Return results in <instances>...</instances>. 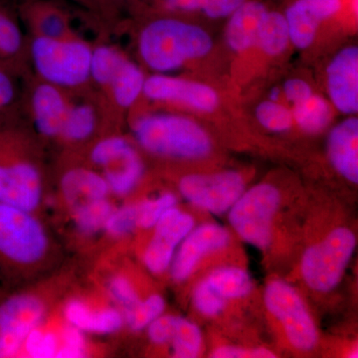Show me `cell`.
Here are the masks:
<instances>
[{
	"mask_svg": "<svg viewBox=\"0 0 358 358\" xmlns=\"http://www.w3.org/2000/svg\"><path fill=\"white\" fill-rule=\"evenodd\" d=\"M41 145L21 110L0 121V203L38 208L44 187Z\"/></svg>",
	"mask_w": 358,
	"mask_h": 358,
	"instance_id": "1",
	"label": "cell"
},
{
	"mask_svg": "<svg viewBox=\"0 0 358 358\" xmlns=\"http://www.w3.org/2000/svg\"><path fill=\"white\" fill-rule=\"evenodd\" d=\"M211 37L199 26L174 16H159L138 31L136 49L143 64L157 74H166L211 51Z\"/></svg>",
	"mask_w": 358,
	"mask_h": 358,
	"instance_id": "2",
	"label": "cell"
},
{
	"mask_svg": "<svg viewBox=\"0 0 358 358\" xmlns=\"http://www.w3.org/2000/svg\"><path fill=\"white\" fill-rule=\"evenodd\" d=\"M27 37L33 76L73 95L94 89L91 78L93 43L80 34L57 39Z\"/></svg>",
	"mask_w": 358,
	"mask_h": 358,
	"instance_id": "3",
	"label": "cell"
},
{
	"mask_svg": "<svg viewBox=\"0 0 358 358\" xmlns=\"http://www.w3.org/2000/svg\"><path fill=\"white\" fill-rule=\"evenodd\" d=\"M134 140L150 154L179 159H197L211 152L208 134L196 122L171 113L138 115L131 122Z\"/></svg>",
	"mask_w": 358,
	"mask_h": 358,
	"instance_id": "4",
	"label": "cell"
},
{
	"mask_svg": "<svg viewBox=\"0 0 358 358\" xmlns=\"http://www.w3.org/2000/svg\"><path fill=\"white\" fill-rule=\"evenodd\" d=\"M50 249L34 212L0 203V275L13 278L39 265Z\"/></svg>",
	"mask_w": 358,
	"mask_h": 358,
	"instance_id": "5",
	"label": "cell"
},
{
	"mask_svg": "<svg viewBox=\"0 0 358 358\" xmlns=\"http://www.w3.org/2000/svg\"><path fill=\"white\" fill-rule=\"evenodd\" d=\"M357 237L352 230L338 227L317 243L306 250L301 262V273L308 288L329 293L341 282L355 253Z\"/></svg>",
	"mask_w": 358,
	"mask_h": 358,
	"instance_id": "6",
	"label": "cell"
},
{
	"mask_svg": "<svg viewBox=\"0 0 358 358\" xmlns=\"http://www.w3.org/2000/svg\"><path fill=\"white\" fill-rule=\"evenodd\" d=\"M281 204V193L268 183H261L240 195L229 209V222L242 240L259 249L272 241L273 224Z\"/></svg>",
	"mask_w": 358,
	"mask_h": 358,
	"instance_id": "7",
	"label": "cell"
},
{
	"mask_svg": "<svg viewBox=\"0 0 358 358\" xmlns=\"http://www.w3.org/2000/svg\"><path fill=\"white\" fill-rule=\"evenodd\" d=\"M73 96L32 74L23 79L21 112L42 143L57 145Z\"/></svg>",
	"mask_w": 358,
	"mask_h": 358,
	"instance_id": "8",
	"label": "cell"
},
{
	"mask_svg": "<svg viewBox=\"0 0 358 358\" xmlns=\"http://www.w3.org/2000/svg\"><path fill=\"white\" fill-rule=\"evenodd\" d=\"M264 303L268 312L281 324L289 343L296 350L310 352L319 334L312 315L298 292L282 280L267 285Z\"/></svg>",
	"mask_w": 358,
	"mask_h": 358,
	"instance_id": "9",
	"label": "cell"
},
{
	"mask_svg": "<svg viewBox=\"0 0 358 358\" xmlns=\"http://www.w3.org/2000/svg\"><path fill=\"white\" fill-rule=\"evenodd\" d=\"M46 313V303L37 294H0V358L20 357L26 338L41 326Z\"/></svg>",
	"mask_w": 358,
	"mask_h": 358,
	"instance_id": "10",
	"label": "cell"
},
{
	"mask_svg": "<svg viewBox=\"0 0 358 358\" xmlns=\"http://www.w3.org/2000/svg\"><path fill=\"white\" fill-rule=\"evenodd\" d=\"M117 120L95 89L73 96L57 145L74 150L115 131Z\"/></svg>",
	"mask_w": 358,
	"mask_h": 358,
	"instance_id": "11",
	"label": "cell"
},
{
	"mask_svg": "<svg viewBox=\"0 0 358 358\" xmlns=\"http://www.w3.org/2000/svg\"><path fill=\"white\" fill-rule=\"evenodd\" d=\"M180 194L190 204L214 214L229 211L245 192V181L235 171L212 174H187L178 182Z\"/></svg>",
	"mask_w": 358,
	"mask_h": 358,
	"instance_id": "12",
	"label": "cell"
},
{
	"mask_svg": "<svg viewBox=\"0 0 358 358\" xmlns=\"http://www.w3.org/2000/svg\"><path fill=\"white\" fill-rule=\"evenodd\" d=\"M143 96L152 102L183 106L204 113L213 112L219 105L218 94L211 87L166 74L147 77Z\"/></svg>",
	"mask_w": 358,
	"mask_h": 358,
	"instance_id": "13",
	"label": "cell"
},
{
	"mask_svg": "<svg viewBox=\"0 0 358 358\" xmlns=\"http://www.w3.org/2000/svg\"><path fill=\"white\" fill-rule=\"evenodd\" d=\"M194 226V219L190 214L176 206L169 209L152 228L154 235L143 254V263L148 270L155 275L166 272L179 244Z\"/></svg>",
	"mask_w": 358,
	"mask_h": 358,
	"instance_id": "14",
	"label": "cell"
},
{
	"mask_svg": "<svg viewBox=\"0 0 358 358\" xmlns=\"http://www.w3.org/2000/svg\"><path fill=\"white\" fill-rule=\"evenodd\" d=\"M16 13L27 36L57 39L79 34L72 13L59 0H20Z\"/></svg>",
	"mask_w": 358,
	"mask_h": 358,
	"instance_id": "15",
	"label": "cell"
},
{
	"mask_svg": "<svg viewBox=\"0 0 358 358\" xmlns=\"http://www.w3.org/2000/svg\"><path fill=\"white\" fill-rule=\"evenodd\" d=\"M229 241V232L218 224L206 223L193 227L179 244L169 267L173 281H186L203 257L223 249Z\"/></svg>",
	"mask_w": 358,
	"mask_h": 358,
	"instance_id": "16",
	"label": "cell"
},
{
	"mask_svg": "<svg viewBox=\"0 0 358 358\" xmlns=\"http://www.w3.org/2000/svg\"><path fill=\"white\" fill-rule=\"evenodd\" d=\"M327 89L334 107L346 115L358 110V49L346 47L327 67Z\"/></svg>",
	"mask_w": 358,
	"mask_h": 358,
	"instance_id": "17",
	"label": "cell"
},
{
	"mask_svg": "<svg viewBox=\"0 0 358 358\" xmlns=\"http://www.w3.org/2000/svg\"><path fill=\"white\" fill-rule=\"evenodd\" d=\"M145 79L147 77L140 66L127 57L105 86L96 91L117 121L124 113L133 109L143 96Z\"/></svg>",
	"mask_w": 358,
	"mask_h": 358,
	"instance_id": "18",
	"label": "cell"
},
{
	"mask_svg": "<svg viewBox=\"0 0 358 358\" xmlns=\"http://www.w3.org/2000/svg\"><path fill=\"white\" fill-rule=\"evenodd\" d=\"M341 0H298L287 10L289 41L299 49L312 45L320 22L341 9Z\"/></svg>",
	"mask_w": 358,
	"mask_h": 358,
	"instance_id": "19",
	"label": "cell"
},
{
	"mask_svg": "<svg viewBox=\"0 0 358 358\" xmlns=\"http://www.w3.org/2000/svg\"><path fill=\"white\" fill-rule=\"evenodd\" d=\"M0 67L21 77L31 74L28 37L16 10L0 0Z\"/></svg>",
	"mask_w": 358,
	"mask_h": 358,
	"instance_id": "20",
	"label": "cell"
},
{
	"mask_svg": "<svg viewBox=\"0 0 358 358\" xmlns=\"http://www.w3.org/2000/svg\"><path fill=\"white\" fill-rule=\"evenodd\" d=\"M329 162L343 178L358 183V120L350 117L334 127L327 140Z\"/></svg>",
	"mask_w": 358,
	"mask_h": 358,
	"instance_id": "21",
	"label": "cell"
},
{
	"mask_svg": "<svg viewBox=\"0 0 358 358\" xmlns=\"http://www.w3.org/2000/svg\"><path fill=\"white\" fill-rule=\"evenodd\" d=\"M60 190L70 208L93 200L109 199L107 181L102 173L88 166H73L60 178Z\"/></svg>",
	"mask_w": 358,
	"mask_h": 358,
	"instance_id": "22",
	"label": "cell"
},
{
	"mask_svg": "<svg viewBox=\"0 0 358 358\" xmlns=\"http://www.w3.org/2000/svg\"><path fill=\"white\" fill-rule=\"evenodd\" d=\"M66 322L83 333L110 334L124 324V313L115 308H92L84 301H68L64 308Z\"/></svg>",
	"mask_w": 358,
	"mask_h": 358,
	"instance_id": "23",
	"label": "cell"
},
{
	"mask_svg": "<svg viewBox=\"0 0 358 358\" xmlns=\"http://www.w3.org/2000/svg\"><path fill=\"white\" fill-rule=\"evenodd\" d=\"M267 9L260 2H244L231 16L226 42L233 51L243 52L258 44Z\"/></svg>",
	"mask_w": 358,
	"mask_h": 358,
	"instance_id": "24",
	"label": "cell"
},
{
	"mask_svg": "<svg viewBox=\"0 0 358 358\" xmlns=\"http://www.w3.org/2000/svg\"><path fill=\"white\" fill-rule=\"evenodd\" d=\"M102 176L107 181L110 194L124 197L136 189L145 173V164L136 148H131L109 166L103 167Z\"/></svg>",
	"mask_w": 358,
	"mask_h": 358,
	"instance_id": "25",
	"label": "cell"
},
{
	"mask_svg": "<svg viewBox=\"0 0 358 358\" xmlns=\"http://www.w3.org/2000/svg\"><path fill=\"white\" fill-rule=\"evenodd\" d=\"M205 280L226 301L244 298L253 289V282L249 273L238 267L216 268Z\"/></svg>",
	"mask_w": 358,
	"mask_h": 358,
	"instance_id": "26",
	"label": "cell"
},
{
	"mask_svg": "<svg viewBox=\"0 0 358 358\" xmlns=\"http://www.w3.org/2000/svg\"><path fill=\"white\" fill-rule=\"evenodd\" d=\"M100 32H114L122 8L131 0H72Z\"/></svg>",
	"mask_w": 358,
	"mask_h": 358,
	"instance_id": "27",
	"label": "cell"
},
{
	"mask_svg": "<svg viewBox=\"0 0 358 358\" xmlns=\"http://www.w3.org/2000/svg\"><path fill=\"white\" fill-rule=\"evenodd\" d=\"M293 119L301 129L308 134H317L329 126L331 109L322 96L313 95L293 106Z\"/></svg>",
	"mask_w": 358,
	"mask_h": 358,
	"instance_id": "28",
	"label": "cell"
},
{
	"mask_svg": "<svg viewBox=\"0 0 358 358\" xmlns=\"http://www.w3.org/2000/svg\"><path fill=\"white\" fill-rule=\"evenodd\" d=\"M115 207L109 199L93 200L72 207L73 219L78 230L84 235H93L103 230Z\"/></svg>",
	"mask_w": 358,
	"mask_h": 358,
	"instance_id": "29",
	"label": "cell"
},
{
	"mask_svg": "<svg viewBox=\"0 0 358 358\" xmlns=\"http://www.w3.org/2000/svg\"><path fill=\"white\" fill-rule=\"evenodd\" d=\"M289 42L286 17L278 13H268L261 28L258 44L268 55H279L286 50Z\"/></svg>",
	"mask_w": 358,
	"mask_h": 358,
	"instance_id": "30",
	"label": "cell"
},
{
	"mask_svg": "<svg viewBox=\"0 0 358 358\" xmlns=\"http://www.w3.org/2000/svg\"><path fill=\"white\" fill-rule=\"evenodd\" d=\"M203 336L197 324L178 317L173 338L169 343L173 346L174 357L195 358L202 350Z\"/></svg>",
	"mask_w": 358,
	"mask_h": 358,
	"instance_id": "31",
	"label": "cell"
},
{
	"mask_svg": "<svg viewBox=\"0 0 358 358\" xmlns=\"http://www.w3.org/2000/svg\"><path fill=\"white\" fill-rule=\"evenodd\" d=\"M166 310V301L159 294H152L145 300H140L136 305L124 310V324L134 331L147 329L155 319Z\"/></svg>",
	"mask_w": 358,
	"mask_h": 358,
	"instance_id": "32",
	"label": "cell"
},
{
	"mask_svg": "<svg viewBox=\"0 0 358 358\" xmlns=\"http://www.w3.org/2000/svg\"><path fill=\"white\" fill-rule=\"evenodd\" d=\"M23 79L13 71L0 67V121L21 110Z\"/></svg>",
	"mask_w": 358,
	"mask_h": 358,
	"instance_id": "33",
	"label": "cell"
},
{
	"mask_svg": "<svg viewBox=\"0 0 358 358\" xmlns=\"http://www.w3.org/2000/svg\"><path fill=\"white\" fill-rule=\"evenodd\" d=\"M59 348L60 336L53 331H44L40 326L33 329L26 338L20 357H57Z\"/></svg>",
	"mask_w": 358,
	"mask_h": 358,
	"instance_id": "34",
	"label": "cell"
},
{
	"mask_svg": "<svg viewBox=\"0 0 358 358\" xmlns=\"http://www.w3.org/2000/svg\"><path fill=\"white\" fill-rule=\"evenodd\" d=\"M256 117L264 128L275 133L288 131L293 124V115L286 107L266 101L257 107Z\"/></svg>",
	"mask_w": 358,
	"mask_h": 358,
	"instance_id": "35",
	"label": "cell"
},
{
	"mask_svg": "<svg viewBox=\"0 0 358 358\" xmlns=\"http://www.w3.org/2000/svg\"><path fill=\"white\" fill-rule=\"evenodd\" d=\"M178 205V199L173 193H164L155 199H148L138 206V228L152 229L160 217L169 209Z\"/></svg>",
	"mask_w": 358,
	"mask_h": 358,
	"instance_id": "36",
	"label": "cell"
},
{
	"mask_svg": "<svg viewBox=\"0 0 358 358\" xmlns=\"http://www.w3.org/2000/svg\"><path fill=\"white\" fill-rule=\"evenodd\" d=\"M138 228V204L124 205L115 208L106 223V232L113 237H124Z\"/></svg>",
	"mask_w": 358,
	"mask_h": 358,
	"instance_id": "37",
	"label": "cell"
},
{
	"mask_svg": "<svg viewBox=\"0 0 358 358\" xmlns=\"http://www.w3.org/2000/svg\"><path fill=\"white\" fill-rule=\"evenodd\" d=\"M194 307L204 317H213L220 315L226 306V300L219 296L206 280L195 287L192 296Z\"/></svg>",
	"mask_w": 358,
	"mask_h": 358,
	"instance_id": "38",
	"label": "cell"
},
{
	"mask_svg": "<svg viewBox=\"0 0 358 358\" xmlns=\"http://www.w3.org/2000/svg\"><path fill=\"white\" fill-rule=\"evenodd\" d=\"M109 292L112 298L124 310L133 308L141 300L138 292L128 278L122 275H115L109 282Z\"/></svg>",
	"mask_w": 358,
	"mask_h": 358,
	"instance_id": "39",
	"label": "cell"
},
{
	"mask_svg": "<svg viewBox=\"0 0 358 358\" xmlns=\"http://www.w3.org/2000/svg\"><path fill=\"white\" fill-rule=\"evenodd\" d=\"M86 352L83 331L67 324L60 336L57 357H82Z\"/></svg>",
	"mask_w": 358,
	"mask_h": 358,
	"instance_id": "40",
	"label": "cell"
},
{
	"mask_svg": "<svg viewBox=\"0 0 358 358\" xmlns=\"http://www.w3.org/2000/svg\"><path fill=\"white\" fill-rule=\"evenodd\" d=\"M178 317L171 315H159L147 327L150 341L157 345H167L173 338Z\"/></svg>",
	"mask_w": 358,
	"mask_h": 358,
	"instance_id": "41",
	"label": "cell"
},
{
	"mask_svg": "<svg viewBox=\"0 0 358 358\" xmlns=\"http://www.w3.org/2000/svg\"><path fill=\"white\" fill-rule=\"evenodd\" d=\"M210 357L214 358H273L275 357V355L264 348L249 350L240 346L224 345L214 350Z\"/></svg>",
	"mask_w": 358,
	"mask_h": 358,
	"instance_id": "42",
	"label": "cell"
},
{
	"mask_svg": "<svg viewBox=\"0 0 358 358\" xmlns=\"http://www.w3.org/2000/svg\"><path fill=\"white\" fill-rule=\"evenodd\" d=\"M245 0H205L202 10L210 18H223L232 15Z\"/></svg>",
	"mask_w": 358,
	"mask_h": 358,
	"instance_id": "43",
	"label": "cell"
},
{
	"mask_svg": "<svg viewBox=\"0 0 358 358\" xmlns=\"http://www.w3.org/2000/svg\"><path fill=\"white\" fill-rule=\"evenodd\" d=\"M285 95L293 106L307 100L313 95V90L307 82L301 79H291L285 83Z\"/></svg>",
	"mask_w": 358,
	"mask_h": 358,
	"instance_id": "44",
	"label": "cell"
},
{
	"mask_svg": "<svg viewBox=\"0 0 358 358\" xmlns=\"http://www.w3.org/2000/svg\"><path fill=\"white\" fill-rule=\"evenodd\" d=\"M205 0H160V6L169 13H186L199 10Z\"/></svg>",
	"mask_w": 358,
	"mask_h": 358,
	"instance_id": "45",
	"label": "cell"
},
{
	"mask_svg": "<svg viewBox=\"0 0 358 358\" xmlns=\"http://www.w3.org/2000/svg\"><path fill=\"white\" fill-rule=\"evenodd\" d=\"M0 278H1V275H0Z\"/></svg>",
	"mask_w": 358,
	"mask_h": 358,
	"instance_id": "46",
	"label": "cell"
}]
</instances>
